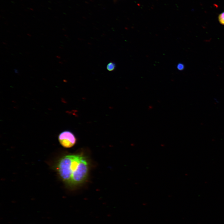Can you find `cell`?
<instances>
[{
    "label": "cell",
    "instance_id": "2",
    "mask_svg": "<svg viewBox=\"0 0 224 224\" xmlns=\"http://www.w3.org/2000/svg\"><path fill=\"white\" fill-rule=\"evenodd\" d=\"M60 144L63 147L69 148L76 144L77 139L74 133L69 130H65L61 133L58 136Z\"/></svg>",
    "mask_w": 224,
    "mask_h": 224
},
{
    "label": "cell",
    "instance_id": "3",
    "mask_svg": "<svg viewBox=\"0 0 224 224\" xmlns=\"http://www.w3.org/2000/svg\"><path fill=\"white\" fill-rule=\"evenodd\" d=\"M116 67V65L115 63L110 62L107 64L106 68L109 71H112L115 69Z\"/></svg>",
    "mask_w": 224,
    "mask_h": 224
},
{
    "label": "cell",
    "instance_id": "1",
    "mask_svg": "<svg viewBox=\"0 0 224 224\" xmlns=\"http://www.w3.org/2000/svg\"><path fill=\"white\" fill-rule=\"evenodd\" d=\"M88 164L85 157L79 155L65 156L57 165L58 173L62 180L72 185L82 183L86 179Z\"/></svg>",
    "mask_w": 224,
    "mask_h": 224
},
{
    "label": "cell",
    "instance_id": "4",
    "mask_svg": "<svg viewBox=\"0 0 224 224\" xmlns=\"http://www.w3.org/2000/svg\"><path fill=\"white\" fill-rule=\"evenodd\" d=\"M218 19L219 23L221 24L224 25V12L219 15Z\"/></svg>",
    "mask_w": 224,
    "mask_h": 224
},
{
    "label": "cell",
    "instance_id": "5",
    "mask_svg": "<svg viewBox=\"0 0 224 224\" xmlns=\"http://www.w3.org/2000/svg\"><path fill=\"white\" fill-rule=\"evenodd\" d=\"M178 68L180 70H182L184 68V65L182 64H180L178 66Z\"/></svg>",
    "mask_w": 224,
    "mask_h": 224
}]
</instances>
